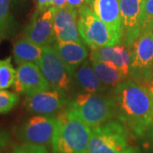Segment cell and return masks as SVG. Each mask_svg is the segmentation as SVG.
Instances as JSON below:
<instances>
[{"mask_svg": "<svg viewBox=\"0 0 153 153\" xmlns=\"http://www.w3.org/2000/svg\"><path fill=\"white\" fill-rule=\"evenodd\" d=\"M111 95L117 105V117L134 137L145 135L153 123V95L144 85L132 80L120 82Z\"/></svg>", "mask_w": 153, "mask_h": 153, "instance_id": "cell-1", "label": "cell"}, {"mask_svg": "<svg viewBox=\"0 0 153 153\" xmlns=\"http://www.w3.org/2000/svg\"><path fill=\"white\" fill-rule=\"evenodd\" d=\"M91 128L67 107L56 116L52 149L54 153H88Z\"/></svg>", "mask_w": 153, "mask_h": 153, "instance_id": "cell-2", "label": "cell"}, {"mask_svg": "<svg viewBox=\"0 0 153 153\" xmlns=\"http://www.w3.org/2000/svg\"><path fill=\"white\" fill-rule=\"evenodd\" d=\"M67 107L92 128L117 117V105L111 94H79L74 100L69 101Z\"/></svg>", "mask_w": 153, "mask_h": 153, "instance_id": "cell-3", "label": "cell"}, {"mask_svg": "<svg viewBox=\"0 0 153 153\" xmlns=\"http://www.w3.org/2000/svg\"><path fill=\"white\" fill-rule=\"evenodd\" d=\"M129 131L120 121L110 120L91 129L88 153H123L128 146Z\"/></svg>", "mask_w": 153, "mask_h": 153, "instance_id": "cell-4", "label": "cell"}, {"mask_svg": "<svg viewBox=\"0 0 153 153\" xmlns=\"http://www.w3.org/2000/svg\"><path fill=\"white\" fill-rule=\"evenodd\" d=\"M77 27L82 41L91 49L112 46L122 42L86 4L78 10Z\"/></svg>", "mask_w": 153, "mask_h": 153, "instance_id": "cell-5", "label": "cell"}, {"mask_svg": "<svg viewBox=\"0 0 153 153\" xmlns=\"http://www.w3.org/2000/svg\"><path fill=\"white\" fill-rule=\"evenodd\" d=\"M55 125V115H37L18 126L16 134L24 144L45 146L52 142Z\"/></svg>", "mask_w": 153, "mask_h": 153, "instance_id": "cell-6", "label": "cell"}, {"mask_svg": "<svg viewBox=\"0 0 153 153\" xmlns=\"http://www.w3.org/2000/svg\"><path fill=\"white\" fill-rule=\"evenodd\" d=\"M38 65L49 82L50 89L64 93L70 89L71 77L54 46L43 47V55Z\"/></svg>", "mask_w": 153, "mask_h": 153, "instance_id": "cell-7", "label": "cell"}, {"mask_svg": "<svg viewBox=\"0 0 153 153\" xmlns=\"http://www.w3.org/2000/svg\"><path fill=\"white\" fill-rule=\"evenodd\" d=\"M55 9L37 10L23 31V36L41 47L52 44L55 40L54 16Z\"/></svg>", "mask_w": 153, "mask_h": 153, "instance_id": "cell-8", "label": "cell"}, {"mask_svg": "<svg viewBox=\"0 0 153 153\" xmlns=\"http://www.w3.org/2000/svg\"><path fill=\"white\" fill-rule=\"evenodd\" d=\"M132 60L129 76L134 79H145L153 66V32L141 33L131 47Z\"/></svg>", "mask_w": 153, "mask_h": 153, "instance_id": "cell-9", "label": "cell"}, {"mask_svg": "<svg viewBox=\"0 0 153 153\" xmlns=\"http://www.w3.org/2000/svg\"><path fill=\"white\" fill-rule=\"evenodd\" d=\"M12 87L16 93L26 96L50 89L40 67L32 62L18 65L16 82Z\"/></svg>", "mask_w": 153, "mask_h": 153, "instance_id": "cell-10", "label": "cell"}, {"mask_svg": "<svg viewBox=\"0 0 153 153\" xmlns=\"http://www.w3.org/2000/svg\"><path fill=\"white\" fill-rule=\"evenodd\" d=\"M146 0H119L123 44L131 49L140 35V20Z\"/></svg>", "mask_w": 153, "mask_h": 153, "instance_id": "cell-11", "label": "cell"}, {"mask_svg": "<svg viewBox=\"0 0 153 153\" xmlns=\"http://www.w3.org/2000/svg\"><path fill=\"white\" fill-rule=\"evenodd\" d=\"M68 103L66 93L51 89V91L47 90L27 95L24 100V106L33 113L51 115L60 111Z\"/></svg>", "mask_w": 153, "mask_h": 153, "instance_id": "cell-12", "label": "cell"}, {"mask_svg": "<svg viewBox=\"0 0 153 153\" xmlns=\"http://www.w3.org/2000/svg\"><path fill=\"white\" fill-rule=\"evenodd\" d=\"M78 10L67 6L55 9L54 16V32L56 42L60 43H82L78 32Z\"/></svg>", "mask_w": 153, "mask_h": 153, "instance_id": "cell-13", "label": "cell"}, {"mask_svg": "<svg viewBox=\"0 0 153 153\" xmlns=\"http://www.w3.org/2000/svg\"><path fill=\"white\" fill-rule=\"evenodd\" d=\"M91 50L90 59H95L113 66L126 77L129 76L132 60L130 48H128L123 44H118Z\"/></svg>", "mask_w": 153, "mask_h": 153, "instance_id": "cell-14", "label": "cell"}, {"mask_svg": "<svg viewBox=\"0 0 153 153\" xmlns=\"http://www.w3.org/2000/svg\"><path fill=\"white\" fill-rule=\"evenodd\" d=\"M85 4L123 41L119 0H86Z\"/></svg>", "mask_w": 153, "mask_h": 153, "instance_id": "cell-15", "label": "cell"}, {"mask_svg": "<svg viewBox=\"0 0 153 153\" xmlns=\"http://www.w3.org/2000/svg\"><path fill=\"white\" fill-rule=\"evenodd\" d=\"M54 48L64 61L69 75L72 76L76 68L87 60L88 51L83 43L56 42Z\"/></svg>", "mask_w": 153, "mask_h": 153, "instance_id": "cell-16", "label": "cell"}, {"mask_svg": "<svg viewBox=\"0 0 153 153\" xmlns=\"http://www.w3.org/2000/svg\"><path fill=\"white\" fill-rule=\"evenodd\" d=\"M71 79L82 93L101 94L105 88L95 75L90 59H87L76 68Z\"/></svg>", "mask_w": 153, "mask_h": 153, "instance_id": "cell-17", "label": "cell"}, {"mask_svg": "<svg viewBox=\"0 0 153 153\" xmlns=\"http://www.w3.org/2000/svg\"><path fill=\"white\" fill-rule=\"evenodd\" d=\"M42 55L43 47L34 44L24 36L16 39L13 44V55L18 65L27 62L38 64Z\"/></svg>", "mask_w": 153, "mask_h": 153, "instance_id": "cell-18", "label": "cell"}, {"mask_svg": "<svg viewBox=\"0 0 153 153\" xmlns=\"http://www.w3.org/2000/svg\"><path fill=\"white\" fill-rule=\"evenodd\" d=\"M90 61L95 75L105 87L114 88L127 79L120 71L113 66L95 59H90Z\"/></svg>", "mask_w": 153, "mask_h": 153, "instance_id": "cell-19", "label": "cell"}, {"mask_svg": "<svg viewBox=\"0 0 153 153\" xmlns=\"http://www.w3.org/2000/svg\"><path fill=\"white\" fill-rule=\"evenodd\" d=\"M13 23L10 11V0H0V43L12 34Z\"/></svg>", "mask_w": 153, "mask_h": 153, "instance_id": "cell-20", "label": "cell"}, {"mask_svg": "<svg viewBox=\"0 0 153 153\" xmlns=\"http://www.w3.org/2000/svg\"><path fill=\"white\" fill-rule=\"evenodd\" d=\"M16 70L12 65L11 57L0 60V90L12 87L16 82Z\"/></svg>", "mask_w": 153, "mask_h": 153, "instance_id": "cell-21", "label": "cell"}, {"mask_svg": "<svg viewBox=\"0 0 153 153\" xmlns=\"http://www.w3.org/2000/svg\"><path fill=\"white\" fill-rule=\"evenodd\" d=\"M19 95L8 90H0V114L10 111L19 102Z\"/></svg>", "mask_w": 153, "mask_h": 153, "instance_id": "cell-22", "label": "cell"}, {"mask_svg": "<svg viewBox=\"0 0 153 153\" xmlns=\"http://www.w3.org/2000/svg\"><path fill=\"white\" fill-rule=\"evenodd\" d=\"M153 22V0H146L140 20V34L147 31Z\"/></svg>", "mask_w": 153, "mask_h": 153, "instance_id": "cell-23", "label": "cell"}, {"mask_svg": "<svg viewBox=\"0 0 153 153\" xmlns=\"http://www.w3.org/2000/svg\"><path fill=\"white\" fill-rule=\"evenodd\" d=\"M11 153H49L45 146L32 145V144H23L15 147Z\"/></svg>", "mask_w": 153, "mask_h": 153, "instance_id": "cell-24", "label": "cell"}, {"mask_svg": "<svg viewBox=\"0 0 153 153\" xmlns=\"http://www.w3.org/2000/svg\"><path fill=\"white\" fill-rule=\"evenodd\" d=\"M10 143V136L9 133L4 130H0V147L5 149Z\"/></svg>", "mask_w": 153, "mask_h": 153, "instance_id": "cell-25", "label": "cell"}, {"mask_svg": "<svg viewBox=\"0 0 153 153\" xmlns=\"http://www.w3.org/2000/svg\"><path fill=\"white\" fill-rule=\"evenodd\" d=\"M86 0H67V6L78 10L82 5H84Z\"/></svg>", "mask_w": 153, "mask_h": 153, "instance_id": "cell-26", "label": "cell"}, {"mask_svg": "<svg viewBox=\"0 0 153 153\" xmlns=\"http://www.w3.org/2000/svg\"><path fill=\"white\" fill-rule=\"evenodd\" d=\"M53 0H38V10H44L52 7Z\"/></svg>", "mask_w": 153, "mask_h": 153, "instance_id": "cell-27", "label": "cell"}, {"mask_svg": "<svg viewBox=\"0 0 153 153\" xmlns=\"http://www.w3.org/2000/svg\"><path fill=\"white\" fill-rule=\"evenodd\" d=\"M145 135H146L148 144H149L150 147L153 150V123L148 128V129L146 132Z\"/></svg>", "mask_w": 153, "mask_h": 153, "instance_id": "cell-28", "label": "cell"}, {"mask_svg": "<svg viewBox=\"0 0 153 153\" xmlns=\"http://www.w3.org/2000/svg\"><path fill=\"white\" fill-rule=\"evenodd\" d=\"M52 7L55 9H61L67 7V0H53Z\"/></svg>", "mask_w": 153, "mask_h": 153, "instance_id": "cell-29", "label": "cell"}, {"mask_svg": "<svg viewBox=\"0 0 153 153\" xmlns=\"http://www.w3.org/2000/svg\"><path fill=\"white\" fill-rule=\"evenodd\" d=\"M145 87L147 88L148 90L151 92V94L153 95V82H145L144 84H143Z\"/></svg>", "mask_w": 153, "mask_h": 153, "instance_id": "cell-30", "label": "cell"}, {"mask_svg": "<svg viewBox=\"0 0 153 153\" xmlns=\"http://www.w3.org/2000/svg\"><path fill=\"white\" fill-rule=\"evenodd\" d=\"M123 153H139V152H138V151H137L135 148L128 147L127 150H126L125 152H123Z\"/></svg>", "mask_w": 153, "mask_h": 153, "instance_id": "cell-31", "label": "cell"}, {"mask_svg": "<svg viewBox=\"0 0 153 153\" xmlns=\"http://www.w3.org/2000/svg\"><path fill=\"white\" fill-rule=\"evenodd\" d=\"M148 30H151V31H152L153 32V22L151 23V25H150V27H149V28H148Z\"/></svg>", "mask_w": 153, "mask_h": 153, "instance_id": "cell-32", "label": "cell"}, {"mask_svg": "<svg viewBox=\"0 0 153 153\" xmlns=\"http://www.w3.org/2000/svg\"><path fill=\"white\" fill-rule=\"evenodd\" d=\"M0 153H4V148L0 147Z\"/></svg>", "mask_w": 153, "mask_h": 153, "instance_id": "cell-33", "label": "cell"}]
</instances>
